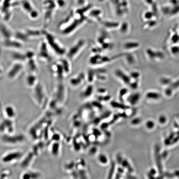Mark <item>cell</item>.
<instances>
[{
    "instance_id": "cell-1",
    "label": "cell",
    "mask_w": 179,
    "mask_h": 179,
    "mask_svg": "<svg viewBox=\"0 0 179 179\" xmlns=\"http://www.w3.org/2000/svg\"><path fill=\"white\" fill-rule=\"evenodd\" d=\"M95 43L103 52L110 51L114 47L111 36L108 32L105 29L99 33Z\"/></svg>"
},
{
    "instance_id": "cell-2",
    "label": "cell",
    "mask_w": 179,
    "mask_h": 179,
    "mask_svg": "<svg viewBox=\"0 0 179 179\" xmlns=\"http://www.w3.org/2000/svg\"><path fill=\"white\" fill-rule=\"evenodd\" d=\"M124 54H118L112 56L104 55L103 54H94L90 58L89 63L95 67L109 64L123 57Z\"/></svg>"
},
{
    "instance_id": "cell-3",
    "label": "cell",
    "mask_w": 179,
    "mask_h": 179,
    "mask_svg": "<svg viewBox=\"0 0 179 179\" xmlns=\"http://www.w3.org/2000/svg\"><path fill=\"white\" fill-rule=\"evenodd\" d=\"M86 80L89 83H93L95 80L100 81H106L107 79V71L100 67L90 68L86 74Z\"/></svg>"
},
{
    "instance_id": "cell-4",
    "label": "cell",
    "mask_w": 179,
    "mask_h": 179,
    "mask_svg": "<svg viewBox=\"0 0 179 179\" xmlns=\"http://www.w3.org/2000/svg\"><path fill=\"white\" fill-rule=\"evenodd\" d=\"M87 43L85 40L80 39L76 41L67 51L66 55L70 60L76 59L83 51L86 46Z\"/></svg>"
},
{
    "instance_id": "cell-5",
    "label": "cell",
    "mask_w": 179,
    "mask_h": 179,
    "mask_svg": "<svg viewBox=\"0 0 179 179\" xmlns=\"http://www.w3.org/2000/svg\"><path fill=\"white\" fill-rule=\"evenodd\" d=\"M110 6L114 14L122 17L128 12V3L126 0H109Z\"/></svg>"
},
{
    "instance_id": "cell-6",
    "label": "cell",
    "mask_w": 179,
    "mask_h": 179,
    "mask_svg": "<svg viewBox=\"0 0 179 179\" xmlns=\"http://www.w3.org/2000/svg\"><path fill=\"white\" fill-rule=\"evenodd\" d=\"M57 63L56 75L59 79L62 80L70 74L72 71V66L70 61L64 58L61 59Z\"/></svg>"
},
{
    "instance_id": "cell-7",
    "label": "cell",
    "mask_w": 179,
    "mask_h": 179,
    "mask_svg": "<svg viewBox=\"0 0 179 179\" xmlns=\"http://www.w3.org/2000/svg\"><path fill=\"white\" fill-rule=\"evenodd\" d=\"M22 155L23 153L20 151H12L3 155L1 158V161L6 164L13 163L19 160Z\"/></svg>"
},
{
    "instance_id": "cell-8",
    "label": "cell",
    "mask_w": 179,
    "mask_h": 179,
    "mask_svg": "<svg viewBox=\"0 0 179 179\" xmlns=\"http://www.w3.org/2000/svg\"><path fill=\"white\" fill-rule=\"evenodd\" d=\"M87 16L90 23L94 22H100L103 20V12L100 8L92 6L88 11Z\"/></svg>"
},
{
    "instance_id": "cell-9",
    "label": "cell",
    "mask_w": 179,
    "mask_h": 179,
    "mask_svg": "<svg viewBox=\"0 0 179 179\" xmlns=\"http://www.w3.org/2000/svg\"><path fill=\"white\" fill-rule=\"evenodd\" d=\"M11 134H5L4 136L2 139L5 143L10 145H16L22 143L25 140V137L22 135L16 134L12 136Z\"/></svg>"
},
{
    "instance_id": "cell-10",
    "label": "cell",
    "mask_w": 179,
    "mask_h": 179,
    "mask_svg": "<svg viewBox=\"0 0 179 179\" xmlns=\"http://www.w3.org/2000/svg\"><path fill=\"white\" fill-rule=\"evenodd\" d=\"M11 119L6 118L0 123V132L5 134H12L15 128L14 123Z\"/></svg>"
},
{
    "instance_id": "cell-11",
    "label": "cell",
    "mask_w": 179,
    "mask_h": 179,
    "mask_svg": "<svg viewBox=\"0 0 179 179\" xmlns=\"http://www.w3.org/2000/svg\"><path fill=\"white\" fill-rule=\"evenodd\" d=\"M100 23L104 28V29L107 31H111L119 30L121 24L119 22L110 20H103Z\"/></svg>"
},
{
    "instance_id": "cell-12",
    "label": "cell",
    "mask_w": 179,
    "mask_h": 179,
    "mask_svg": "<svg viewBox=\"0 0 179 179\" xmlns=\"http://www.w3.org/2000/svg\"><path fill=\"white\" fill-rule=\"evenodd\" d=\"M86 80V74L80 72L74 76L69 80V83L74 87H77L82 85Z\"/></svg>"
},
{
    "instance_id": "cell-13",
    "label": "cell",
    "mask_w": 179,
    "mask_h": 179,
    "mask_svg": "<svg viewBox=\"0 0 179 179\" xmlns=\"http://www.w3.org/2000/svg\"><path fill=\"white\" fill-rule=\"evenodd\" d=\"M114 74H115V76L119 79V80L122 81L125 84L129 83V80H130L129 76L121 69H116Z\"/></svg>"
},
{
    "instance_id": "cell-14",
    "label": "cell",
    "mask_w": 179,
    "mask_h": 179,
    "mask_svg": "<svg viewBox=\"0 0 179 179\" xmlns=\"http://www.w3.org/2000/svg\"><path fill=\"white\" fill-rule=\"evenodd\" d=\"M4 113L6 116V118L11 120L14 119L16 115V110L14 107L12 106H7L5 108Z\"/></svg>"
},
{
    "instance_id": "cell-15",
    "label": "cell",
    "mask_w": 179,
    "mask_h": 179,
    "mask_svg": "<svg viewBox=\"0 0 179 179\" xmlns=\"http://www.w3.org/2000/svg\"><path fill=\"white\" fill-rule=\"evenodd\" d=\"M94 86L91 83H89V85L86 86L81 93V96L84 98L89 97L93 93Z\"/></svg>"
},
{
    "instance_id": "cell-16",
    "label": "cell",
    "mask_w": 179,
    "mask_h": 179,
    "mask_svg": "<svg viewBox=\"0 0 179 179\" xmlns=\"http://www.w3.org/2000/svg\"><path fill=\"white\" fill-rule=\"evenodd\" d=\"M40 174L38 172L28 171L25 172L22 175L23 179L37 178L40 177Z\"/></svg>"
},
{
    "instance_id": "cell-17",
    "label": "cell",
    "mask_w": 179,
    "mask_h": 179,
    "mask_svg": "<svg viewBox=\"0 0 179 179\" xmlns=\"http://www.w3.org/2000/svg\"><path fill=\"white\" fill-rule=\"evenodd\" d=\"M98 161L101 164L106 165L109 162L108 158L106 155L101 153L98 155Z\"/></svg>"
},
{
    "instance_id": "cell-18",
    "label": "cell",
    "mask_w": 179,
    "mask_h": 179,
    "mask_svg": "<svg viewBox=\"0 0 179 179\" xmlns=\"http://www.w3.org/2000/svg\"><path fill=\"white\" fill-rule=\"evenodd\" d=\"M123 46L124 49L129 50L130 49H133L135 48H136L137 46H138V45L136 43L128 42L124 43Z\"/></svg>"
},
{
    "instance_id": "cell-19",
    "label": "cell",
    "mask_w": 179,
    "mask_h": 179,
    "mask_svg": "<svg viewBox=\"0 0 179 179\" xmlns=\"http://www.w3.org/2000/svg\"><path fill=\"white\" fill-rule=\"evenodd\" d=\"M59 144L57 142H55L52 145L51 147V153L54 155H57L59 153Z\"/></svg>"
},
{
    "instance_id": "cell-20",
    "label": "cell",
    "mask_w": 179,
    "mask_h": 179,
    "mask_svg": "<svg viewBox=\"0 0 179 179\" xmlns=\"http://www.w3.org/2000/svg\"><path fill=\"white\" fill-rule=\"evenodd\" d=\"M123 24H121L120 26V31L122 34H125L128 31V25L126 22H124Z\"/></svg>"
},
{
    "instance_id": "cell-21",
    "label": "cell",
    "mask_w": 179,
    "mask_h": 179,
    "mask_svg": "<svg viewBox=\"0 0 179 179\" xmlns=\"http://www.w3.org/2000/svg\"><path fill=\"white\" fill-rule=\"evenodd\" d=\"M148 3H151V2L152 0H146Z\"/></svg>"
},
{
    "instance_id": "cell-22",
    "label": "cell",
    "mask_w": 179,
    "mask_h": 179,
    "mask_svg": "<svg viewBox=\"0 0 179 179\" xmlns=\"http://www.w3.org/2000/svg\"><path fill=\"white\" fill-rule=\"evenodd\" d=\"M97 1H98L100 2H102L105 1L106 0H97Z\"/></svg>"
}]
</instances>
